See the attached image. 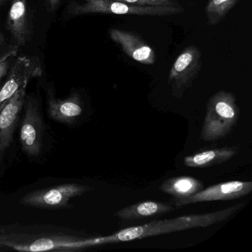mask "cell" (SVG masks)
I'll list each match as a JSON object with an SVG mask.
<instances>
[{
    "instance_id": "6da1fadb",
    "label": "cell",
    "mask_w": 252,
    "mask_h": 252,
    "mask_svg": "<svg viewBox=\"0 0 252 252\" xmlns=\"http://www.w3.org/2000/svg\"><path fill=\"white\" fill-rule=\"evenodd\" d=\"M245 204L246 203L243 202L216 212L153 220L144 225L129 227L111 235L105 236V241L107 244L123 243L191 228H206L226 220L241 210Z\"/></svg>"
},
{
    "instance_id": "7a4b0ae2",
    "label": "cell",
    "mask_w": 252,
    "mask_h": 252,
    "mask_svg": "<svg viewBox=\"0 0 252 252\" xmlns=\"http://www.w3.org/2000/svg\"><path fill=\"white\" fill-rule=\"evenodd\" d=\"M84 3L71 2L67 12L73 16L101 14L114 15L166 17L182 14L184 8L179 5H139L125 3L115 0H84Z\"/></svg>"
},
{
    "instance_id": "3957f363",
    "label": "cell",
    "mask_w": 252,
    "mask_h": 252,
    "mask_svg": "<svg viewBox=\"0 0 252 252\" xmlns=\"http://www.w3.org/2000/svg\"><path fill=\"white\" fill-rule=\"evenodd\" d=\"M201 69V53L195 45L186 48L175 60L168 76V85L175 98H182L184 92L192 86Z\"/></svg>"
},
{
    "instance_id": "277c9868",
    "label": "cell",
    "mask_w": 252,
    "mask_h": 252,
    "mask_svg": "<svg viewBox=\"0 0 252 252\" xmlns=\"http://www.w3.org/2000/svg\"><path fill=\"white\" fill-rule=\"evenodd\" d=\"M41 62L36 57L20 56L13 63L6 82L0 89V106L9 100L17 91L42 75Z\"/></svg>"
},
{
    "instance_id": "5b68a950",
    "label": "cell",
    "mask_w": 252,
    "mask_h": 252,
    "mask_svg": "<svg viewBox=\"0 0 252 252\" xmlns=\"http://www.w3.org/2000/svg\"><path fill=\"white\" fill-rule=\"evenodd\" d=\"M44 122L37 100L27 97L25 114L20 130V142L23 152L29 156H36L42 151Z\"/></svg>"
},
{
    "instance_id": "8992f818",
    "label": "cell",
    "mask_w": 252,
    "mask_h": 252,
    "mask_svg": "<svg viewBox=\"0 0 252 252\" xmlns=\"http://www.w3.org/2000/svg\"><path fill=\"white\" fill-rule=\"evenodd\" d=\"M91 189V187L80 184H63L29 193L22 197L20 203L33 207H63L67 206L70 199L82 195Z\"/></svg>"
},
{
    "instance_id": "52a82bcc",
    "label": "cell",
    "mask_w": 252,
    "mask_h": 252,
    "mask_svg": "<svg viewBox=\"0 0 252 252\" xmlns=\"http://www.w3.org/2000/svg\"><path fill=\"white\" fill-rule=\"evenodd\" d=\"M252 191V181H228L203 189L190 197L175 199V205L177 208H181L203 202L236 200L248 195Z\"/></svg>"
},
{
    "instance_id": "ba28073f",
    "label": "cell",
    "mask_w": 252,
    "mask_h": 252,
    "mask_svg": "<svg viewBox=\"0 0 252 252\" xmlns=\"http://www.w3.org/2000/svg\"><path fill=\"white\" fill-rule=\"evenodd\" d=\"M26 90L17 91L0 112V162L12 142L14 129L24 105Z\"/></svg>"
},
{
    "instance_id": "9c48e42d",
    "label": "cell",
    "mask_w": 252,
    "mask_h": 252,
    "mask_svg": "<svg viewBox=\"0 0 252 252\" xmlns=\"http://www.w3.org/2000/svg\"><path fill=\"white\" fill-rule=\"evenodd\" d=\"M110 39L120 45L122 51L137 63L152 65L156 62V54L153 48L135 33L122 29L109 31Z\"/></svg>"
},
{
    "instance_id": "30bf717a",
    "label": "cell",
    "mask_w": 252,
    "mask_h": 252,
    "mask_svg": "<svg viewBox=\"0 0 252 252\" xmlns=\"http://www.w3.org/2000/svg\"><path fill=\"white\" fill-rule=\"evenodd\" d=\"M6 29L14 45L25 46L30 39L27 0H12L6 20Z\"/></svg>"
},
{
    "instance_id": "8fae6325",
    "label": "cell",
    "mask_w": 252,
    "mask_h": 252,
    "mask_svg": "<svg viewBox=\"0 0 252 252\" xmlns=\"http://www.w3.org/2000/svg\"><path fill=\"white\" fill-rule=\"evenodd\" d=\"M82 112V100L77 93H73L64 99L55 98L52 94L48 98V113L53 120L72 124Z\"/></svg>"
},
{
    "instance_id": "7c38bea8",
    "label": "cell",
    "mask_w": 252,
    "mask_h": 252,
    "mask_svg": "<svg viewBox=\"0 0 252 252\" xmlns=\"http://www.w3.org/2000/svg\"><path fill=\"white\" fill-rule=\"evenodd\" d=\"M20 252H45L53 250H75L95 246L94 238L67 240L62 238H41L29 244H6Z\"/></svg>"
},
{
    "instance_id": "4fadbf2b",
    "label": "cell",
    "mask_w": 252,
    "mask_h": 252,
    "mask_svg": "<svg viewBox=\"0 0 252 252\" xmlns=\"http://www.w3.org/2000/svg\"><path fill=\"white\" fill-rule=\"evenodd\" d=\"M206 111L225 121L233 127L237 124L240 113L234 94L225 91H219L209 98Z\"/></svg>"
},
{
    "instance_id": "5bb4252c",
    "label": "cell",
    "mask_w": 252,
    "mask_h": 252,
    "mask_svg": "<svg viewBox=\"0 0 252 252\" xmlns=\"http://www.w3.org/2000/svg\"><path fill=\"white\" fill-rule=\"evenodd\" d=\"M174 211L172 205L156 201H144L126 206L115 212L113 216L125 220L144 219Z\"/></svg>"
},
{
    "instance_id": "9a60e30c",
    "label": "cell",
    "mask_w": 252,
    "mask_h": 252,
    "mask_svg": "<svg viewBox=\"0 0 252 252\" xmlns=\"http://www.w3.org/2000/svg\"><path fill=\"white\" fill-rule=\"evenodd\" d=\"M237 147H225L222 148L205 150L191 156H187L184 160V165L187 167L206 168L221 164L238 153Z\"/></svg>"
},
{
    "instance_id": "2e32d148",
    "label": "cell",
    "mask_w": 252,
    "mask_h": 252,
    "mask_svg": "<svg viewBox=\"0 0 252 252\" xmlns=\"http://www.w3.org/2000/svg\"><path fill=\"white\" fill-rule=\"evenodd\" d=\"M203 189L201 181L189 176L169 178L163 181L159 187L160 191L172 195L175 199L190 197Z\"/></svg>"
},
{
    "instance_id": "e0dca14e",
    "label": "cell",
    "mask_w": 252,
    "mask_h": 252,
    "mask_svg": "<svg viewBox=\"0 0 252 252\" xmlns=\"http://www.w3.org/2000/svg\"><path fill=\"white\" fill-rule=\"evenodd\" d=\"M239 1L240 0H209L205 9L208 24L216 26L220 23Z\"/></svg>"
},
{
    "instance_id": "ac0fdd59",
    "label": "cell",
    "mask_w": 252,
    "mask_h": 252,
    "mask_svg": "<svg viewBox=\"0 0 252 252\" xmlns=\"http://www.w3.org/2000/svg\"><path fill=\"white\" fill-rule=\"evenodd\" d=\"M19 47L13 43L7 44L6 38L0 33V63L8 59H13L19 51Z\"/></svg>"
},
{
    "instance_id": "d6986e66",
    "label": "cell",
    "mask_w": 252,
    "mask_h": 252,
    "mask_svg": "<svg viewBox=\"0 0 252 252\" xmlns=\"http://www.w3.org/2000/svg\"><path fill=\"white\" fill-rule=\"evenodd\" d=\"M115 1L139 5H179L177 0H115Z\"/></svg>"
},
{
    "instance_id": "ffe728a7",
    "label": "cell",
    "mask_w": 252,
    "mask_h": 252,
    "mask_svg": "<svg viewBox=\"0 0 252 252\" xmlns=\"http://www.w3.org/2000/svg\"><path fill=\"white\" fill-rule=\"evenodd\" d=\"M11 60L12 59H8L0 63V79H2L8 73L11 66Z\"/></svg>"
},
{
    "instance_id": "44dd1931",
    "label": "cell",
    "mask_w": 252,
    "mask_h": 252,
    "mask_svg": "<svg viewBox=\"0 0 252 252\" xmlns=\"http://www.w3.org/2000/svg\"><path fill=\"white\" fill-rule=\"evenodd\" d=\"M60 0H47L48 7L51 11H54L58 6Z\"/></svg>"
},
{
    "instance_id": "7402d4cb",
    "label": "cell",
    "mask_w": 252,
    "mask_h": 252,
    "mask_svg": "<svg viewBox=\"0 0 252 252\" xmlns=\"http://www.w3.org/2000/svg\"><path fill=\"white\" fill-rule=\"evenodd\" d=\"M6 1L7 0H0V5H3Z\"/></svg>"
},
{
    "instance_id": "603a6c76",
    "label": "cell",
    "mask_w": 252,
    "mask_h": 252,
    "mask_svg": "<svg viewBox=\"0 0 252 252\" xmlns=\"http://www.w3.org/2000/svg\"><path fill=\"white\" fill-rule=\"evenodd\" d=\"M4 106H2V107H0V112L2 111V108H3Z\"/></svg>"
},
{
    "instance_id": "cb8c5ba5",
    "label": "cell",
    "mask_w": 252,
    "mask_h": 252,
    "mask_svg": "<svg viewBox=\"0 0 252 252\" xmlns=\"http://www.w3.org/2000/svg\"><path fill=\"white\" fill-rule=\"evenodd\" d=\"M0 89H1V88H0Z\"/></svg>"
}]
</instances>
